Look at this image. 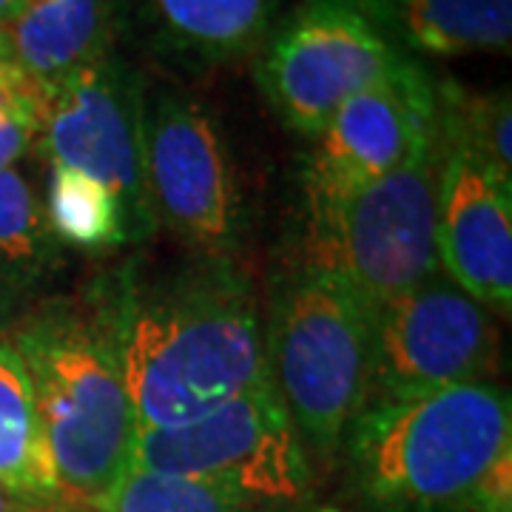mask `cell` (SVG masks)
Here are the masks:
<instances>
[{
    "label": "cell",
    "mask_w": 512,
    "mask_h": 512,
    "mask_svg": "<svg viewBox=\"0 0 512 512\" xmlns=\"http://www.w3.org/2000/svg\"><path fill=\"white\" fill-rule=\"evenodd\" d=\"M106 325L137 430L197 421L268 379L254 296L225 268L128 285Z\"/></svg>",
    "instance_id": "6da1fadb"
},
{
    "label": "cell",
    "mask_w": 512,
    "mask_h": 512,
    "mask_svg": "<svg viewBox=\"0 0 512 512\" xmlns=\"http://www.w3.org/2000/svg\"><path fill=\"white\" fill-rule=\"evenodd\" d=\"M345 439L359 487L384 510H512L510 396L484 379L365 402Z\"/></svg>",
    "instance_id": "7a4b0ae2"
},
{
    "label": "cell",
    "mask_w": 512,
    "mask_h": 512,
    "mask_svg": "<svg viewBox=\"0 0 512 512\" xmlns=\"http://www.w3.org/2000/svg\"><path fill=\"white\" fill-rule=\"evenodd\" d=\"M9 345L29 373L60 498L100 510L134 467L137 441L106 316L46 311L20 325Z\"/></svg>",
    "instance_id": "3957f363"
},
{
    "label": "cell",
    "mask_w": 512,
    "mask_h": 512,
    "mask_svg": "<svg viewBox=\"0 0 512 512\" xmlns=\"http://www.w3.org/2000/svg\"><path fill=\"white\" fill-rule=\"evenodd\" d=\"M265 356L302 444L333 453L367 399L373 311L342 279L302 265L276 291Z\"/></svg>",
    "instance_id": "277c9868"
},
{
    "label": "cell",
    "mask_w": 512,
    "mask_h": 512,
    "mask_svg": "<svg viewBox=\"0 0 512 512\" xmlns=\"http://www.w3.org/2000/svg\"><path fill=\"white\" fill-rule=\"evenodd\" d=\"M439 148L373 183L308 194L305 265L336 276L376 313L439 274Z\"/></svg>",
    "instance_id": "5b68a950"
},
{
    "label": "cell",
    "mask_w": 512,
    "mask_h": 512,
    "mask_svg": "<svg viewBox=\"0 0 512 512\" xmlns=\"http://www.w3.org/2000/svg\"><path fill=\"white\" fill-rule=\"evenodd\" d=\"M419 66L376 29L359 0H299L265 37L256 83L285 126L316 137L353 94Z\"/></svg>",
    "instance_id": "8992f818"
},
{
    "label": "cell",
    "mask_w": 512,
    "mask_h": 512,
    "mask_svg": "<svg viewBox=\"0 0 512 512\" xmlns=\"http://www.w3.org/2000/svg\"><path fill=\"white\" fill-rule=\"evenodd\" d=\"M134 467L197 478L242 504H296L311 487L305 444L271 379L197 421L137 430Z\"/></svg>",
    "instance_id": "52a82bcc"
},
{
    "label": "cell",
    "mask_w": 512,
    "mask_h": 512,
    "mask_svg": "<svg viewBox=\"0 0 512 512\" xmlns=\"http://www.w3.org/2000/svg\"><path fill=\"white\" fill-rule=\"evenodd\" d=\"M140 77L123 57L106 52L52 86L37 146L49 165H63L100 183L120 205L128 242L154 231L143 177Z\"/></svg>",
    "instance_id": "ba28073f"
},
{
    "label": "cell",
    "mask_w": 512,
    "mask_h": 512,
    "mask_svg": "<svg viewBox=\"0 0 512 512\" xmlns=\"http://www.w3.org/2000/svg\"><path fill=\"white\" fill-rule=\"evenodd\" d=\"M143 177L154 222L220 256L242 225L237 174L217 120L183 94H146Z\"/></svg>",
    "instance_id": "9c48e42d"
},
{
    "label": "cell",
    "mask_w": 512,
    "mask_h": 512,
    "mask_svg": "<svg viewBox=\"0 0 512 512\" xmlns=\"http://www.w3.org/2000/svg\"><path fill=\"white\" fill-rule=\"evenodd\" d=\"M495 353L490 311L433 274L373 313V356L365 402H402L444 387L481 382Z\"/></svg>",
    "instance_id": "30bf717a"
},
{
    "label": "cell",
    "mask_w": 512,
    "mask_h": 512,
    "mask_svg": "<svg viewBox=\"0 0 512 512\" xmlns=\"http://www.w3.org/2000/svg\"><path fill=\"white\" fill-rule=\"evenodd\" d=\"M436 86L424 66L353 94L313 140L308 194L373 183L436 151Z\"/></svg>",
    "instance_id": "8fae6325"
},
{
    "label": "cell",
    "mask_w": 512,
    "mask_h": 512,
    "mask_svg": "<svg viewBox=\"0 0 512 512\" xmlns=\"http://www.w3.org/2000/svg\"><path fill=\"white\" fill-rule=\"evenodd\" d=\"M510 194L512 185L476 157L439 146V265L467 296L501 316H510L512 308Z\"/></svg>",
    "instance_id": "7c38bea8"
},
{
    "label": "cell",
    "mask_w": 512,
    "mask_h": 512,
    "mask_svg": "<svg viewBox=\"0 0 512 512\" xmlns=\"http://www.w3.org/2000/svg\"><path fill=\"white\" fill-rule=\"evenodd\" d=\"M128 9L171 55L231 63L256 52L274 29L282 0H126Z\"/></svg>",
    "instance_id": "4fadbf2b"
},
{
    "label": "cell",
    "mask_w": 512,
    "mask_h": 512,
    "mask_svg": "<svg viewBox=\"0 0 512 512\" xmlns=\"http://www.w3.org/2000/svg\"><path fill=\"white\" fill-rule=\"evenodd\" d=\"M359 6L410 57L510 52L512 0H359Z\"/></svg>",
    "instance_id": "5bb4252c"
},
{
    "label": "cell",
    "mask_w": 512,
    "mask_h": 512,
    "mask_svg": "<svg viewBox=\"0 0 512 512\" xmlns=\"http://www.w3.org/2000/svg\"><path fill=\"white\" fill-rule=\"evenodd\" d=\"M111 0H29L3 29L23 72L55 86L111 52Z\"/></svg>",
    "instance_id": "9a60e30c"
},
{
    "label": "cell",
    "mask_w": 512,
    "mask_h": 512,
    "mask_svg": "<svg viewBox=\"0 0 512 512\" xmlns=\"http://www.w3.org/2000/svg\"><path fill=\"white\" fill-rule=\"evenodd\" d=\"M0 487L35 507L60 498L32 382L9 339L0 342Z\"/></svg>",
    "instance_id": "2e32d148"
},
{
    "label": "cell",
    "mask_w": 512,
    "mask_h": 512,
    "mask_svg": "<svg viewBox=\"0 0 512 512\" xmlns=\"http://www.w3.org/2000/svg\"><path fill=\"white\" fill-rule=\"evenodd\" d=\"M43 214L49 234L80 251H100L128 242L117 200L100 183L63 165H49Z\"/></svg>",
    "instance_id": "e0dca14e"
},
{
    "label": "cell",
    "mask_w": 512,
    "mask_h": 512,
    "mask_svg": "<svg viewBox=\"0 0 512 512\" xmlns=\"http://www.w3.org/2000/svg\"><path fill=\"white\" fill-rule=\"evenodd\" d=\"M55 254L43 205L18 168H0V274L32 285Z\"/></svg>",
    "instance_id": "ac0fdd59"
},
{
    "label": "cell",
    "mask_w": 512,
    "mask_h": 512,
    "mask_svg": "<svg viewBox=\"0 0 512 512\" xmlns=\"http://www.w3.org/2000/svg\"><path fill=\"white\" fill-rule=\"evenodd\" d=\"M103 512H242L245 504L197 478L131 467L100 507Z\"/></svg>",
    "instance_id": "d6986e66"
},
{
    "label": "cell",
    "mask_w": 512,
    "mask_h": 512,
    "mask_svg": "<svg viewBox=\"0 0 512 512\" xmlns=\"http://www.w3.org/2000/svg\"><path fill=\"white\" fill-rule=\"evenodd\" d=\"M52 86L23 72L18 63L0 60V168H15L40 140Z\"/></svg>",
    "instance_id": "ffe728a7"
},
{
    "label": "cell",
    "mask_w": 512,
    "mask_h": 512,
    "mask_svg": "<svg viewBox=\"0 0 512 512\" xmlns=\"http://www.w3.org/2000/svg\"><path fill=\"white\" fill-rule=\"evenodd\" d=\"M18 285H12L6 276L0 274V330L6 328L15 316V308H18Z\"/></svg>",
    "instance_id": "44dd1931"
},
{
    "label": "cell",
    "mask_w": 512,
    "mask_h": 512,
    "mask_svg": "<svg viewBox=\"0 0 512 512\" xmlns=\"http://www.w3.org/2000/svg\"><path fill=\"white\" fill-rule=\"evenodd\" d=\"M0 512H35V504H29L15 493H9L6 487H0Z\"/></svg>",
    "instance_id": "7402d4cb"
},
{
    "label": "cell",
    "mask_w": 512,
    "mask_h": 512,
    "mask_svg": "<svg viewBox=\"0 0 512 512\" xmlns=\"http://www.w3.org/2000/svg\"><path fill=\"white\" fill-rule=\"evenodd\" d=\"M26 3H29V0H0V26H6Z\"/></svg>",
    "instance_id": "603a6c76"
},
{
    "label": "cell",
    "mask_w": 512,
    "mask_h": 512,
    "mask_svg": "<svg viewBox=\"0 0 512 512\" xmlns=\"http://www.w3.org/2000/svg\"><path fill=\"white\" fill-rule=\"evenodd\" d=\"M9 37H6V29L0 26V60H9Z\"/></svg>",
    "instance_id": "cb8c5ba5"
}]
</instances>
